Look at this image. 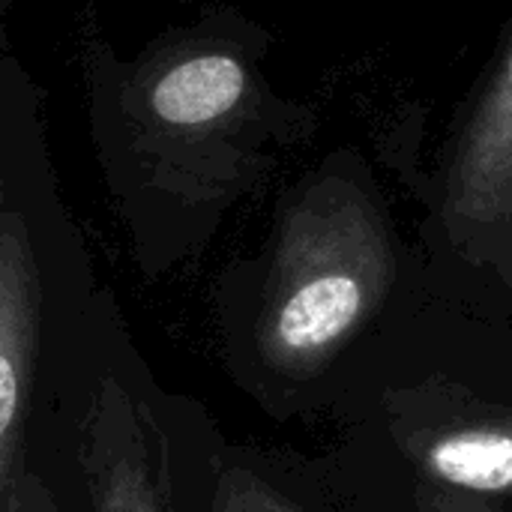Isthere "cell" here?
Here are the masks:
<instances>
[{
  "mask_svg": "<svg viewBox=\"0 0 512 512\" xmlns=\"http://www.w3.org/2000/svg\"><path fill=\"white\" fill-rule=\"evenodd\" d=\"M213 512H309L249 471H225L216 483Z\"/></svg>",
  "mask_w": 512,
  "mask_h": 512,
  "instance_id": "52a82bcc",
  "label": "cell"
},
{
  "mask_svg": "<svg viewBox=\"0 0 512 512\" xmlns=\"http://www.w3.org/2000/svg\"><path fill=\"white\" fill-rule=\"evenodd\" d=\"M264 33L216 9L135 57L90 42V129L111 189L129 204L210 210L252 186L300 117L270 87Z\"/></svg>",
  "mask_w": 512,
  "mask_h": 512,
  "instance_id": "6da1fadb",
  "label": "cell"
},
{
  "mask_svg": "<svg viewBox=\"0 0 512 512\" xmlns=\"http://www.w3.org/2000/svg\"><path fill=\"white\" fill-rule=\"evenodd\" d=\"M33 117L24 114L21 108V78L12 84L0 87V129H15V126H30ZM9 207V159H6V144L0 138V210Z\"/></svg>",
  "mask_w": 512,
  "mask_h": 512,
  "instance_id": "ba28073f",
  "label": "cell"
},
{
  "mask_svg": "<svg viewBox=\"0 0 512 512\" xmlns=\"http://www.w3.org/2000/svg\"><path fill=\"white\" fill-rule=\"evenodd\" d=\"M396 282L378 195L345 165L312 174L285 204L264 288L258 348L270 369L321 372L384 306Z\"/></svg>",
  "mask_w": 512,
  "mask_h": 512,
  "instance_id": "7a4b0ae2",
  "label": "cell"
},
{
  "mask_svg": "<svg viewBox=\"0 0 512 512\" xmlns=\"http://www.w3.org/2000/svg\"><path fill=\"white\" fill-rule=\"evenodd\" d=\"M6 512H57V504H54V495L48 492V486L42 483V477L24 471L9 495Z\"/></svg>",
  "mask_w": 512,
  "mask_h": 512,
  "instance_id": "9c48e42d",
  "label": "cell"
},
{
  "mask_svg": "<svg viewBox=\"0 0 512 512\" xmlns=\"http://www.w3.org/2000/svg\"><path fill=\"white\" fill-rule=\"evenodd\" d=\"M78 459L90 512H174L168 438L114 375H102L87 402Z\"/></svg>",
  "mask_w": 512,
  "mask_h": 512,
  "instance_id": "277c9868",
  "label": "cell"
},
{
  "mask_svg": "<svg viewBox=\"0 0 512 512\" xmlns=\"http://www.w3.org/2000/svg\"><path fill=\"white\" fill-rule=\"evenodd\" d=\"M420 468L438 486L468 495L512 489V414L465 423L420 444Z\"/></svg>",
  "mask_w": 512,
  "mask_h": 512,
  "instance_id": "8992f818",
  "label": "cell"
},
{
  "mask_svg": "<svg viewBox=\"0 0 512 512\" xmlns=\"http://www.w3.org/2000/svg\"><path fill=\"white\" fill-rule=\"evenodd\" d=\"M429 512H495L489 510L480 495H468V492H456V489H444L426 498Z\"/></svg>",
  "mask_w": 512,
  "mask_h": 512,
  "instance_id": "30bf717a",
  "label": "cell"
},
{
  "mask_svg": "<svg viewBox=\"0 0 512 512\" xmlns=\"http://www.w3.org/2000/svg\"><path fill=\"white\" fill-rule=\"evenodd\" d=\"M42 330V282L30 219L0 210V512L21 480L30 384Z\"/></svg>",
  "mask_w": 512,
  "mask_h": 512,
  "instance_id": "5b68a950",
  "label": "cell"
},
{
  "mask_svg": "<svg viewBox=\"0 0 512 512\" xmlns=\"http://www.w3.org/2000/svg\"><path fill=\"white\" fill-rule=\"evenodd\" d=\"M441 213L456 234L512 228V21L453 120Z\"/></svg>",
  "mask_w": 512,
  "mask_h": 512,
  "instance_id": "3957f363",
  "label": "cell"
}]
</instances>
